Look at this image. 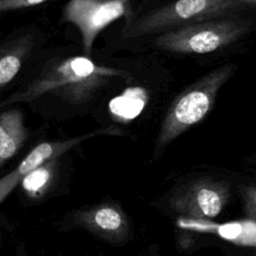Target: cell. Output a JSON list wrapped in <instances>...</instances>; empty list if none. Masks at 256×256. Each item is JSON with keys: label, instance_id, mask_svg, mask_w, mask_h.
Masks as SVG:
<instances>
[{"label": "cell", "instance_id": "1", "mask_svg": "<svg viewBox=\"0 0 256 256\" xmlns=\"http://www.w3.org/2000/svg\"><path fill=\"white\" fill-rule=\"evenodd\" d=\"M75 48H56L28 63L30 78L15 93L2 101V106L16 102H32L46 95L74 100L116 80H128L132 73L120 67L99 64L89 55L74 53Z\"/></svg>", "mask_w": 256, "mask_h": 256}, {"label": "cell", "instance_id": "2", "mask_svg": "<svg viewBox=\"0 0 256 256\" xmlns=\"http://www.w3.org/2000/svg\"><path fill=\"white\" fill-rule=\"evenodd\" d=\"M246 4L244 0H173L127 23L121 31V40L155 36L188 24L233 16Z\"/></svg>", "mask_w": 256, "mask_h": 256}, {"label": "cell", "instance_id": "3", "mask_svg": "<svg viewBox=\"0 0 256 256\" xmlns=\"http://www.w3.org/2000/svg\"><path fill=\"white\" fill-rule=\"evenodd\" d=\"M251 22L235 16L188 24L153 36L154 48L179 55H204L225 48L250 30Z\"/></svg>", "mask_w": 256, "mask_h": 256}, {"label": "cell", "instance_id": "4", "mask_svg": "<svg viewBox=\"0 0 256 256\" xmlns=\"http://www.w3.org/2000/svg\"><path fill=\"white\" fill-rule=\"evenodd\" d=\"M236 63L223 64L208 72L185 89L173 102L164 120L159 146L202 120L212 108L221 87L236 73Z\"/></svg>", "mask_w": 256, "mask_h": 256}, {"label": "cell", "instance_id": "5", "mask_svg": "<svg viewBox=\"0 0 256 256\" xmlns=\"http://www.w3.org/2000/svg\"><path fill=\"white\" fill-rule=\"evenodd\" d=\"M129 0H69L63 7L62 18L77 27L82 50L91 55L99 33L126 11Z\"/></svg>", "mask_w": 256, "mask_h": 256}, {"label": "cell", "instance_id": "6", "mask_svg": "<svg viewBox=\"0 0 256 256\" xmlns=\"http://www.w3.org/2000/svg\"><path fill=\"white\" fill-rule=\"evenodd\" d=\"M42 42V32L32 25L21 27L2 40L0 45L1 88L12 82L25 64L31 61Z\"/></svg>", "mask_w": 256, "mask_h": 256}, {"label": "cell", "instance_id": "7", "mask_svg": "<svg viewBox=\"0 0 256 256\" xmlns=\"http://www.w3.org/2000/svg\"><path fill=\"white\" fill-rule=\"evenodd\" d=\"M113 131V128L101 129L94 131L92 133L68 139L65 141L58 142H43L37 145L29 154L21 161V163L9 174L1 178L0 180V202H3L10 192L14 189L16 184H18L28 173L33 170L43 166L50 159L59 156L60 154L66 152L74 145L80 143L81 141L90 138L92 136L98 135L100 133H106Z\"/></svg>", "mask_w": 256, "mask_h": 256}, {"label": "cell", "instance_id": "8", "mask_svg": "<svg viewBox=\"0 0 256 256\" xmlns=\"http://www.w3.org/2000/svg\"><path fill=\"white\" fill-rule=\"evenodd\" d=\"M25 139L23 117L19 110L10 109L0 116V163L11 158Z\"/></svg>", "mask_w": 256, "mask_h": 256}, {"label": "cell", "instance_id": "9", "mask_svg": "<svg viewBox=\"0 0 256 256\" xmlns=\"http://www.w3.org/2000/svg\"><path fill=\"white\" fill-rule=\"evenodd\" d=\"M227 190L221 184H209L199 187L194 195L196 212L206 218L216 217L227 200Z\"/></svg>", "mask_w": 256, "mask_h": 256}, {"label": "cell", "instance_id": "10", "mask_svg": "<svg viewBox=\"0 0 256 256\" xmlns=\"http://www.w3.org/2000/svg\"><path fill=\"white\" fill-rule=\"evenodd\" d=\"M147 101L146 91L141 87H130L109 103L110 111L123 119H134L143 110Z\"/></svg>", "mask_w": 256, "mask_h": 256}, {"label": "cell", "instance_id": "11", "mask_svg": "<svg viewBox=\"0 0 256 256\" xmlns=\"http://www.w3.org/2000/svg\"><path fill=\"white\" fill-rule=\"evenodd\" d=\"M94 222L104 230H116L122 224V218L118 211L111 207L101 208L94 215Z\"/></svg>", "mask_w": 256, "mask_h": 256}, {"label": "cell", "instance_id": "12", "mask_svg": "<svg viewBox=\"0 0 256 256\" xmlns=\"http://www.w3.org/2000/svg\"><path fill=\"white\" fill-rule=\"evenodd\" d=\"M50 177V171L44 167L41 166L32 172L28 173L23 179H22V185L25 190H27L30 193H36L42 189L49 180Z\"/></svg>", "mask_w": 256, "mask_h": 256}, {"label": "cell", "instance_id": "13", "mask_svg": "<svg viewBox=\"0 0 256 256\" xmlns=\"http://www.w3.org/2000/svg\"><path fill=\"white\" fill-rule=\"evenodd\" d=\"M241 193L247 216L256 221V186L242 187Z\"/></svg>", "mask_w": 256, "mask_h": 256}, {"label": "cell", "instance_id": "14", "mask_svg": "<svg viewBox=\"0 0 256 256\" xmlns=\"http://www.w3.org/2000/svg\"><path fill=\"white\" fill-rule=\"evenodd\" d=\"M49 0H0V12H9L24 8L33 7Z\"/></svg>", "mask_w": 256, "mask_h": 256}, {"label": "cell", "instance_id": "15", "mask_svg": "<svg viewBox=\"0 0 256 256\" xmlns=\"http://www.w3.org/2000/svg\"><path fill=\"white\" fill-rule=\"evenodd\" d=\"M244 1H245V2H248V1H252V2H253V1H256V0H244Z\"/></svg>", "mask_w": 256, "mask_h": 256}, {"label": "cell", "instance_id": "16", "mask_svg": "<svg viewBox=\"0 0 256 256\" xmlns=\"http://www.w3.org/2000/svg\"><path fill=\"white\" fill-rule=\"evenodd\" d=\"M145 1H146V2H148V1H152V0H145Z\"/></svg>", "mask_w": 256, "mask_h": 256}]
</instances>
